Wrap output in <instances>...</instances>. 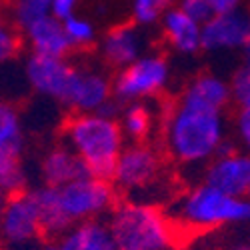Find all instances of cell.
<instances>
[{"mask_svg": "<svg viewBox=\"0 0 250 250\" xmlns=\"http://www.w3.org/2000/svg\"><path fill=\"white\" fill-rule=\"evenodd\" d=\"M248 198H250V188H248Z\"/></svg>", "mask_w": 250, "mask_h": 250, "instance_id": "obj_34", "label": "cell"}, {"mask_svg": "<svg viewBox=\"0 0 250 250\" xmlns=\"http://www.w3.org/2000/svg\"><path fill=\"white\" fill-rule=\"evenodd\" d=\"M8 12L18 30L22 32L36 20L52 14V0H12Z\"/></svg>", "mask_w": 250, "mask_h": 250, "instance_id": "obj_23", "label": "cell"}, {"mask_svg": "<svg viewBox=\"0 0 250 250\" xmlns=\"http://www.w3.org/2000/svg\"><path fill=\"white\" fill-rule=\"evenodd\" d=\"M40 250H58V248H56V242H52V240H50V242H46V244H44L42 248H40Z\"/></svg>", "mask_w": 250, "mask_h": 250, "instance_id": "obj_32", "label": "cell"}, {"mask_svg": "<svg viewBox=\"0 0 250 250\" xmlns=\"http://www.w3.org/2000/svg\"><path fill=\"white\" fill-rule=\"evenodd\" d=\"M240 52H242V64H240V68L250 72V38H248V42L244 44V48Z\"/></svg>", "mask_w": 250, "mask_h": 250, "instance_id": "obj_30", "label": "cell"}, {"mask_svg": "<svg viewBox=\"0 0 250 250\" xmlns=\"http://www.w3.org/2000/svg\"><path fill=\"white\" fill-rule=\"evenodd\" d=\"M100 52L108 66L120 70L144 54V36L136 24L110 28L100 40Z\"/></svg>", "mask_w": 250, "mask_h": 250, "instance_id": "obj_14", "label": "cell"}, {"mask_svg": "<svg viewBox=\"0 0 250 250\" xmlns=\"http://www.w3.org/2000/svg\"><path fill=\"white\" fill-rule=\"evenodd\" d=\"M244 0H208V4L212 6L214 14H222V12H230L242 6Z\"/></svg>", "mask_w": 250, "mask_h": 250, "instance_id": "obj_29", "label": "cell"}, {"mask_svg": "<svg viewBox=\"0 0 250 250\" xmlns=\"http://www.w3.org/2000/svg\"><path fill=\"white\" fill-rule=\"evenodd\" d=\"M36 206H38V214H40V226H42V236L48 240H58L64 232H68L74 226L70 218L66 216L64 208L60 202V192L58 188L52 186H40L34 190Z\"/></svg>", "mask_w": 250, "mask_h": 250, "instance_id": "obj_20", "label": "cell"}, {"mask_svg": "<svg viewBox=\"0 0 250 250\" xmlns=\"http://www.w3.org/2000/svg\"><path fill=\"white\" fill-rule=\"evenodd\" d=\"M250 38V8L240 6L230 12L214 14L202 26V50H242Z\"/></svg>", "mask_w": 250, "mask_h": 250, "instance_id": "obj_11", "label": "cell"}, {"mask_svg": "<svg viewBox=\"0 0 250 250\" xmlns=\"http://www.w3.org/2000/svg\"><path fill=\"white\" fill-rule=\"evenodd\" d=\"M60 202L72 224L100 220L118 204V190L112 180L82 176L58 188Z\"/></svg>", "mask_w": 250, "mask_h": 250, "instance_id": "obj_6", "label": "cell"}, {"mask_svg": "<svg viewBox=\"0 0 250 250\" xmlns=\"http://www.w3.org/2000/svg\"><path fill=\"white\" fill-rule=\"evenodd\" d=\"M162 36L176 54L194 56L202 50V24L194 22L180 8L172 6L160 20Z\"/></svg>", "mask_w": 250, "mask_h": 250, "instance_id": "obj_17", "label": "cell"}, {"mask_svg": "<svg viewBox=\"0 0 250 250\" xmlns=\"http://www.w3.org/2000/svg\"><path fill=\"white\" fill-rule=\"evenodd\" d=\"M8 192L0 186V220H2V212H4V208H6V202H8Z\"/></svg>", "mask_w": 250, "mask_h": 250, "instance_id": "obj_31", "label": "cell"}, {"mask_svg": "<svg viewBox=\"0 0 250 250\" xmlns=\"http://www.w3.org/2000/svg\"><path fill=\"white\" fill-rule=\"evenodd\" d=\"M62 140L82 162L90 176L112 180L116 162L126 146L118 118L90 112L72 114L62 128Z\"/></svg>", "mask_w": 250, "mask_h": 250, "instance_id": "obj_2", "label": "cell"}, {"mask_svg": "<svg viewBox=\"0 0 250 250\" xmlns=\"http://www.w3.org/2000/svg\"><path fill=\"white\" fill-rule=\"evenodd\" d=\"M176 8H180L186 16L202 26L214 16V10L208 4V0H176Z\"/></svg>", "mask_w": 250, "mask_h": 250, "instance_id": "obj_26", "label": "cell"}, {"mask_svg": "<svg viewBox=\"0 0 250 250\" xmlns=\"http://www.w3.org/2000/svg\"><path fill=\"white\" fill-rule=\"evenodd\" d=\"M172 6H176V0H132L130 2L132 24H136L138 28L160 24L162 16Z\"/></svg>", "mask_w": 250, "mask_h": 250, "instance_id": "obj_22", "label": "cell"}, {"mask_svg": "<svg viewBox=\"0 0 250 250\" xmlns=\"http://www.w3.org/2000/svg\"><path fill=\"white\" fill-rule=\"evenodd\" d=\"M78 66L68 58H50L30 54L24 62V76L28 86L40 96L64 104Z\"/></svg>", "mask_w": 250, "mask_h": 250, "instance_id": "obj_9", "label": "cell"}, {"mask_svg": "<svg viewBox=\"0 0 250 250\" xmlns=\"http://www.w3.org/2000/svg\"><path fill=\"white\" fill-rule=\"evenodd\" d=\"M234 134H236V142L240 150L250 154V108H236Z\"/></svg>", "mask_w": 250, "mask_h": 250, "instance_id": "obj_27", "label": "cell"}, {"mask_svg": "<svg viewBox=\"0 0 250 250\" xmlns=\"http://www.w3.org/2000/svg\"><path fill=\"white\" fill-rule=\"evenodd\" d=\"M178 100L188 104V106L224 112L232 102L230 82H226L216 74H198L186 84Z\"/></svg>", "mask_w": 250, "mask_h": 250, "instance_id": "obj_16", "label": "cell"}, {"mask_svg": "<svg viewBox=\"0 0 250 250\" xmlns=\"http://www.w3.org/2000/svg\"><path fill=\"white\" fill-rule=\"evenodd\" d=\"M58 250H118L106 220H90L74 224L56 240Z\"/></svg>", "mask_w": 250, "mask_h": 250, "instance_id": "obj_19", "label": "cell"}, {"mask_svg": "<svg viewBox=\"0 0 250 250\" xmlns=\"http://www.w3.org/2000/svg\"><path fill=\"white\" fill-rule=\"evenodd\" d=\"M108 230L118 250H174L178 224L154 202L122 200L108 218Z\"/></svg>", "mask_w": 250, "mask_h": 250, "instance_id": "obj_3", "label": "cell"}, {"mask_svg": "<svg viewBox=\"0 0 250 250\" xmlns=\"http://www.w3.org/2000/svg\"><path fill=\"white\" fill-rule=\"evenodd\" d=\"M172 220L192 230L250 224V198L224 194L204 182L194 184L172 206Z\"/></svg>", "mask_w": 250, "mask_h": 250, "instance_id": "obj_4", "label": "cell"}, {"mask_svg": "<svg viewBox=\"0 0 250 250\" xmlns=\"http://www.w3.org/2000/svg\"><path fill=\"white\" fill-rule=\"evenodd\" d=\"M204 184L230 194V196H248L250 188V154L244 150H234L226 156H216L204 168Z\"/></svg>", "mask_w": 250, "mask_h": 250, "instance_id": "obj_12", "label": "cell"}, {"mask_svg": "<svg viewBox=\"0 0 250 250\" xmlns=\"http://www.w3.org/2000/svg\"><path fill=\"white\" fill-rule=\"evenodd\" d=\"M170 66L162 54L144 52L126 68H120L112 78L114 100L122 106L130 102H146L156 98L168 86Z\"/></svg>", "mask_w": 250, "mask_h": 250, "instance_id": "obj_5", "label": "cell"}, {"mask_svg": "<svg viewBox=\"0 0 250 250\" xmlns=\"http://www.w3.org/2000/svg\"><path fill=\"white\" fill-rule=\"evenodd\" d=\"M40 176H42L44 186L52 188H62L70 184L72 180H78L82 176H90L84 162H82L68 146H56L50 148L42 162H40Z\"/></svg>", "mask_w": 250, "mask_h": 250, "instance_id": "obj_18", "label": "cell"}, {"mask_svg": "<svg viewBox=\"0 0 250 250\" xmlns=\"http://www.w3.org/2000/svg\"><path fill=\"white\" fill-rule=\"evenodd\" d=\"M118 122L128 142H146L154 128V114L146 102H130L122 106Z\"/></svg>", "mask_w": 250, "mask_h": 250, "instance_id": "obj_21", "label": "cell"}, {"mask_svg": "<svg viewBox=\"0 0 250 250\" xmlns=\"http://www.w3.org/2000/svg\"><path fill=\"white\" fill-rule=\"evenodd\" d=\"M22 40L28 46L30 54L50 56V58H68L72 46L66 38L64 24L62 20L54 18L52 14L46 18H40L30 26L22 30Z\"/></svg>", "mask_w": 250, "mask_h": 250, "instance_id": "obj_15", "label": "cell"}, {"mask_svg": "<svg viewBox=\"0 0 250 250\" xmlns=\"http://www.w3.org/2000/svg\"><path fill=\"white\" fill-rule=\"evenodd\" d=\"M228 250H250V244H236V246L228 248Z\"/></svg>", "mask_w": 250, "mask_h": 250, "instance_id": "obj_33", "label": "cell"}, {"mask_svg": "<svg viewBox=\"0 0 250 250\" xmlns=\"http://www.w3.org/2000/svg\"><path fill=\"white\" fill-rule=\"evenodd\" d=\"M160 170V154L148 142H128L116 162L112 184L116 186V190L126 194L142 192L158 182Z\"/></svg>", "mask_w": 250, "mask_h": 250, "instance_id": "obj_8", "label": "cell"}, {"mask_svg": "<svg viewBox=\"0 0 250 250\" xmlns=\"http://www.w3.org/2000/svg\"><path fill=\"white\" fill-rule=\"evenodd\" d=\"M24 128L14 104L0 98V186L8 192L24 190L26 172L22 164Z\"/></svg>", "mask_w": 250, "mask_h": 250, "instance_id": "obj_7", "label": "cell"}, {"mask_svg": "<svg viewBox=\"0 0 250 250\" xmlns=\"http://www.w3.org/2000/svg\"><path fill=\"white\" fill-rule=\"evenodd\" d=\"M42 236L34 190H20L8 196L0 220V238L10 244H26Z\"/></svg>", "mask_w": 250, "mask_h": 250, "instance_id": "obj_10", "label": "cell"}, {"mask_svg": "<svg viewBox=\"0 0 250 250\" xmlns=\"http://www.w3.org/2000/svg\"><path fill=\"white\" fill-rule=\"evenodd\" d=\"M80 0H52V16L58 20H66L74 14H78Z\"/></svg>", "mask_w": 250, "mask_h": 250, "instance_id": "obj_28", "label": "cell"}, {"mask_svg": "<svg viewBox=\"0 0 250 250\" xmlns=\"http://www.w3.org/2000/svg\"><path fill=\"white\" fill-rule=\"evenodd\" d=\"M112 100V80L108 76L96 70L78 68L62 106L70 108L74 114H90L102 112V108Z\"/></svg>", "mask_w": 250, "mask_h": 250, "instance_id": "obj_13", "label": "cell"}, {"mask_svg": "<svg viewBox=\"0 0 250 250\" xmlns=\"http://www.w3.org/2000/svg\"><path fill=\"white\" fill-rule=\"evenodd\" d=\"M62 24H64V32H66V38H68L72 50L88 48L96 42V26L86 16L74 14L66 20H62Z\"/></svg>", "mask_w": 250, "mask_h": 250, "instance_id": "obj_24", "label": "cell"}, {"mask_svg": "<svg viewBox=\"0 0 250 250\" xmlns=\"http://www.w3.org/2000/svg\"><path fill=\"white\" fill-rule=\"evenodd\" d=\"M224 112L204 110L174 102L164 118V146L182 166H202L216 158L226 140Z\"/></svg>", "mask_w": 250, "mask_h": 250, "instance_id": "obj_1", "label": "cell"}, {"mask_svg": "<svg viewBox=\"0 0 250 250\" xmlns=\"http://www.w3.org/2000/svg\"><path fill=\"white\" fill-rule=\"evenodd\" d=\"M22 46V32L18 30L10 12L0 8V64L12 60Z\"/></svg>", "mask_w": 250, "mask_h": 250, "instance_id": "obj_25", "label": "cell"}]
</instances>
